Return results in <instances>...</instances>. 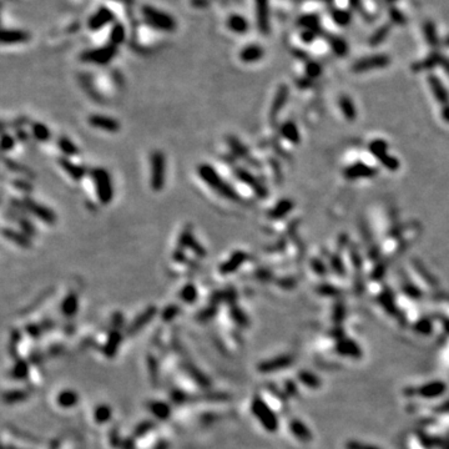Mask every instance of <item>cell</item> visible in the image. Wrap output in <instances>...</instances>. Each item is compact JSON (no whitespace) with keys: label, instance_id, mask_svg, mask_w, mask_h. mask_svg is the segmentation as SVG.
<instances>
[{"label":"cell","instance_id":"1f68e13d","mask_svg":"<svg viewBox=\"0 0 449 449\" xmlns=\"http://www.w3.org/2000/svg\"><path fill=\"white\" fill-rule=\"evenodd\" d=\"M227 144L231 148V150L234 151L237 156H240L241 159H246V160H251V156H250L249 150L242 145L240 140H237L235 136H227Z\"/></svg>","mask_w":449,"mask_h":449},{"label":"cell","instance_id":"9c48e42d","mask_svg":"<svg viewBox=\"0 0 449 449\" xmlns=\"http://www.w3.org/2000/svg\"><path fill=\"white\" fill-rule=\"evenodd\" d=\"M186 249H190L196 256L198 257H205L206 256V250L197 240L195 238L192 234V229L190 226H187L184 231L181 232L179 237V242H177V250L185 251Z\"/></svg>","mask_w":449,"mask_h":449},{"label":"cell","instance_id":"8fae6325","mask_svg":"<svg viewBox=\"0 0 449 449\" xmlns=\"http://www.w3.org/2000/svg\"><path fill=\"white\" fill-rule=\"evenodd\" d=\"M389 63H391L389 58L387 55H382V54L381 55L367 56V58L358 60L353 65V71L354 73H364V71H369L372 69L387 66Z\"/></svg>","mask_w":449,"mask_h":449},{"label":"cell","instance_id":"ab89813d","mask_svg":"<svg viewBox=\"0 0 449 449\" xmlns=\"http://www.w3.org/2000/svg\"><path fill=\"white\" fill-rule=\"evenodd\" d=\"M15 146V137L13 135L8 134V132H3V137H1V149L4 152L11 151Z\"/></svg>","mask_w":449,"mask_h":449},{"label":"cell","instance_id":"ffe728a7","mask_svg":"<svg viewBox=\"0 0 449 449\" xmlns=\"http://www.w3.org/2000/svg\"><path fill=\"white\" fill-rule=\"evenodd\" d=\"M30 38L29 33L18 29H4L1 33V43L6 45H14L26 43Z\"/></svg>","mask_w":449,"mask_h":449},{"label":"cell","instance_id":"816d5d0a","mask_svg":"<svg viewBox=\"0 0 449 449\" xmlns=\"http://www.w3.org/2000/svg\"><path fill=\"white\" fill-rule=\"evenodd\" d=\"M438 64H441L442 66H443L444 69H446L447 73L449 74V59H447L446 56H443V55H441V54H439Z\"/></svg>","mask_w":449,"mask_h":449},{"label":"cell","instance_id":"74e56055","mask_svg":"<svg viewBox=\"0 0 449 449\" xmlns=\"http://www.w3.org/2000/svg\"><path fill=\"white\" fill-rule=\"evenodd\" d=\"M291 361L288 358H278V361H271V362H266L262 363V364L259 365V368L261 371L263 372H270V371H276L277 367H283V365L288 364Z\"/></svg>","mask_w":449,"mask_h":449},{"label":"cell","instance_id":"9a60e30c","mask_svg":"<svg viewBox=\"0 0 449 449\" xmlns=\"http://www.w3.org/2000/svg\"><path fill=\"white\" fill-rule=\"evenodd\" d=\"M377 175V170L364 164H354L344 170V176L348 180L363 179V177H373Z\"/></svg>","mask_w":449,"mask_h":449},{"label":"cell","instance_id":"277c9868","mask_svg":"<svg viewBox=\"0 0 449 449\" xmlns=\"http://www.w3.org/2000/svg\"><path fill=\"white\" fill-rule=\"evenodd\" d=\"M143 15L149 25L152 26L156 30L173 31L176 29V21L171 15L166 14L161 10H157L152 6H144Z\"/></svg>","mask_w":449,"mask_h":449},{"label":"cell","instance_id":"d4e9b609","mask_svg":"<svg viewBox=\"0 0 449 449\" xmlns=\"http://www.w3.org/2000/svg\"><path fill=\"white\" fill-rule=\"evenodd\" d=\"M56 145H58V148L63 151L65 157L78 156L79 153H80V150H79L78 146L66 136H59L58 139H56Z\"/></svg>","mask_w":449,"mask_h":449},{"label":"cell","instance_id":"4fadbf2b","mask_svg":"<svg viewBox=\"0 0 449 449\" xmlns=\"http://www.w3.org/2000/svg\"><path fill=\"white\" fill-rule=\"evenodd\" d=\"M246 259H247V254H246L245 251H241V250L235 251L225 262L221 263L220 267H218V271H220V274L222 275L234 274V272H236V271L246 262Z\"/></svg>","mask_w":449,"mask_h":449},{"label":"cell","instance_id":"836d02e7","mask_svg":"<svg viewBox=\"0 0 449 449\" xmlns=\"http://www.w3.org/2000/svg\"><path fill=\"white\" fill-rule=\"evenodd\" d=\"M291 429H292V433L296 435L297 438H299L301 441H311V433L308 432L306 427H304V424L302 422L299 421H292L291 422Z\"/></svg>","mask_w":449,"mask_h":449},{"label":"cell","instance_id":"7bdbcfd3","mask_svg":"<svg viewBox=\"0 0 449 449\" xmlns=\"http://www.w3.org/2000/svg\"><path fill=\"white\" fill-rule=\"evenodd\" d=\"M110 416H111V410H110L109 407H106V406H101V407H99L95 412L96 421L100 422V423L107 421Z\"/></svg>","mask_w":449,"mask_h":449},{"label":"cell","instance_id":"5bb4252c","mask_svg":"<svg viewBox=\"0 0 449 449\" xmlns=\"http://www.w3.org/2000/svg\"><path fill=\"white\" fill-rule=\"evenodd\" d=\"M58 164L63 169V171L67 176H70L74 181H81L85 177V175H86V169L84 166H81V165H78L74 161H71L69 157H59Z\"/></svg>","mask_w":449,"mask_h":449},{"label":"cell","instance_id":"f1b7e54d","mask_svg":"<svg viewBox=\"0 0 449 449\" xmlns=\"http://www.w3.org/2000/svg\"><path fill=\"white\" fill-rule=\"evenodd\" d=\"M78 307H79V301H78V296H76L75 293L70 292L66 297L64 299L62 303V311L65 316L67 317H71V316L75 315L78 312Z\"/></svg>","mask_w":449,"mask_h":449},{"label":"cell","instance_id":"f6af8a7d","mask_svg":"<svg viewBox=\"0 0 449 449\" xmlns=\"http://www.w3.org/2000/svg\"><path fill=\"white\" fill-rule=\"evenodd\" d=\"M151 408H152L151 410H152L157 417H161V418H164V417H166L169 414V408L166 407L164 403H155V405L151 406Z\"/></svg>","mask_w":449,"mask_h":449},{"label":"cell","instance_id":"7c38bea8","mask_svg":"<svg viewBox=\"0 0 449 449\" xmlns=\"http://www.w3.org/2000/svg\"><path fill=\"white\" fill-rule=\"evenodd\" d=\"M87 123L92 128H99L106 132H117L120 130V123L111 116H106V115L92 114L87 117Z\"/></svg>","mask_w":449,"mask_h":449},{"label":"cell","instance_id":"bcb514c9","mask_svg":"<svg viewBox=\"0 0 449 449\" xmlns=\"http://www.w3.org/2000/svg\"><path fill=\"white\" fill-rule=\"evenodd\" d=\"M333 17H335L336 21H337L338 24H341V25H346L347 22L349 21V19H351V17H349L348 13H347V11H343V10H338L337 13H335V14H333Z\"/></svg>","mask_w":449,"mask_h":449},{"label":"cell","instance_id":"484cf974","mask_svg":"<svg viewBox=\"0 0 449 449\" xmlns=\"http://www.w3.org/2000/svg\"><path fill=\"white\" fill-rule=\"evenodd\" d=\"M444 391H446V385L444 383L433 382L419 388L418 393L422 397H426V398H435V397H439L441 394H443Z\"/></svg>","mask_w":449,"mask_h":449},{"label":"cell","instance_id":"d6a6232c","mask_svg":"<svg viewBox=\"0 0 449 449\" xmlns=\"http://www.w3.org/2000/svg\"><path fill=\"white\" fill-rule=\"evenodd\" d=\"M180 297H181V299L185 303H195L196 299H197L198 297L197 288H196V286L193 285V283H187V285H185L184 287L181 288V291H180Z\"/></svg>","mask_w":449,"mask_h":449},{"label":"cell","instance_id":"cb8c5ba5","mask_svg":"<svg viewBox=\"0 0 449 449\" xmlns=\"http://www.w3.org/2000/svg\"><path fill=\"white\" fill-rule=\"evenodd\" d=\"M227 28L235 34H246L249 31V21L246 20V18H243L242 15L234 14L227 19Z\"/></svg>","mask_w":449,"mask_h":449},{"label":"cell","instance_id":"f35d334b","mask_svg":"<svg viewBox=\"0 0 449 449\" xmlns=\"http://www.w3.org/2000/svg\"><path fill=\"white\" fill-rule=\"evenodd\" d=\"M331 44H332L333 50H335V53L337 54V55L342 56L347 53V49H348V46H347L346 42H343V39H340V38H332V39H331Z\"/></svg>","mask_w":449,"mask_h":449},{"label":"cell","instance_id":"83f0119b","mask_svg":"<svg viewBox=\"0 0 449 449\" xmlns=\"http://www.w3.org/2000/svg\"><path fill=\"white\" fill-rule=\"evenodd\" d=\"M279 132H281L282 136L285 137L286 140H288L290 143H292V144L299 143V139H301V136H299V128H297V126L295 125L292 121H287V123L283 124V125L281 126V128H279Z\"/></svg>","mask_w":449,"mask_h":449},{"label":"cell","instance_id":"681fc988","mask_svg":"<svg viewBox=\"0 0 449 449\" xmlns=\"http://www.w3.org/2000/svg\"><path fill=\"white\" fill-rule=\"evenodd\" d=\"M177 312H179V308H177V307H176V306H169V307H166V308H165L164 313H162V317H164L165 320H166V321H169V320H171V318L175 317V316L177 315Z\"/></svg>","mask_w":449,"mask_h":449},{"label":"cell","instance_id":"7402d4cb","mask_svg":"<svg viewBox=\"0 0 449 449\" xmlns=\"http://www.w3.org/2000/svg\"><path fill=\"white\" fill-rule=\"evenodd\" d=\"M428 81H429V85H430V87H432V91H433V94H434L437 101L443 104L444 106L448 105L449 94L446 90V87H444V85L442 84V81L439 80V79L435 75H430L429 79H428Z\"/></svg>","mask_w":449,"mask_h":449},{"label":"cell","instance_id":"8d00e7d4","mask_svg":"<svg viewBox=\"0 0 449 449\" xmlns=\"http://www.w3.org/2000/svg\"><path fill=\"white\" fill-rule=\"evenodd\" d=\"M126 37L125 33V28H124L121 24H116V25L112 28L111 30V35H110V40H111V45L116 46L117 44H121L124 43Z\"/></svg>","mask_w":449,"mask_h":449},{"label":"cell","instance_id":"4dcf8cb0","mask_svg":"<svg viewBox=\"0 0 449 449\" xmlns=\"http://www.w3.org/2000/svg\"><path fill=\"white\" fill-rule=\"evenodd\" d=\"M340 106L341 110L343 112L344 117H346L348 121H353L357 116V112H356V107H354L353 101L351 100V98L348 96L343 95L340 98Z\"/></svg>","mask_w":449,"mask_h":449},{"label":"cell","instance_id":"60d3db41","mask_svg":"<svg viewBox=\"0 0 449 449\" xmlns=\"http://www.w3.org/2000/svg\"><path fill=\"white\" fill-rule=\"evenodd\" d=\"M388 31H389V26H383V28H381L380 30L377 31L376 34H374L373 37L371 38V40H369V44L371 45H378V44H381V43L383 42V40L385 39V37H387V34H388Z\"/></svg>","mask_w":449,"mask_h":449},{"label":"cell","instance_id":"c3c4849f","mask_svg":"<svg viewBox=\"0 0 449 449\" xmlns=\"http://www.w3.org/2000/svg\"><path fill=\"white\" fill-rule=\"evenodd\" d=\"M307 74L310 78H317L321 74V66L316 63H311L307 65Z\"/></svg>","mask_w":449,"mask_h":449},{"label":"cell","instance_id":"db71d44e","mask_svg":"<svg viewBox=\"0 0 449 449\" xmlns=\"http://www.w3.org/2000/svg\"><path fill=\"white\" fill-rule=\"evenodd\" d=\"M444 44H446L447 46H449V37L447 38V39H446V42H444Z\"/></svg>","mask_w":449,"mask_h":449},{"label":"cell","instance_id":"f5cc1de1","mask_svg":"<svg viewBox=\"0 0 449 449\" xmlns=\"http://www.w3.org/2000/svg\"><path fill=\"white\" fill-rule=\"evenodd\" d=\"M442 117L444 119L446 123H449V105H446L442 110Z\"/></svg>","mask_w":449,"mask_h":449},{"label":"cell","instance_id":"ac0fdd59","mask_svg":"<svg viewBox=\"0 0 449 449\" xmlns=\"http://www.w3.org/2000/svg\"><path fill=\"white\" fill-rule=\"evenodd\" d=\"M112 20H114V14L111 13V10H109L107 8H100L89 19V28L95 31L98 29L104 28L106 24L111 22Z\"/></svg>","mask_w":449,"mask_h":449},{"label":"cell","instance_id":"30bf717a","mask_svg":"<svg viewBox=\"0 0 449 449\" xmlns=\"http://www.w3.org/2000/svg\"><path fill=\"white\" fill-rule=\"evenodd\" d=\"M235 176H236V179L240 180L242 184L251 187L252 191H254L258 197H266V196H267V190H266L265 185L259 181L256 176H254L250 171L246 170V169L236 168L235 169Z\"/></svg>","mask_w":449,"mask_h":449},{"label":"cell","instance_id":"603a6c76","mask_svg":"<svg viewBox=\"0 0 449 449\" xmlns=\"http://www.w3.org/2000/svg\"><path fill=\"white\" fill-rule=\"evenodd\" d=\"M293 206H295V204H293L292 201L288 200V198H283L279 202H277L275 207L271 209V211L268 212V217L272 218V220H278V218L285 217L287 214L292 211Z\"/></svg>","mask_w":449,"mask_h":449},{"label":"cell","instance_id":"2e32d148","mask_svg":"<svg viewBox=\"0 0 449 449\" xmlns=\"http://www.w3.org/2000/svg\"><path fill=\"white\" fill-rule=\"evenodd\" d=\"M3 237L6 238L10 242L15 243L19 247H22V249H30L31 247V237L28 236L26 234H24L22 231H17L14 229H9V227H4L3 231Z\"/></svg>","mask_w":449,"mask_h":449},{"label":"cell","instance_id":"8992f818","mask_svg":"<svg viewBox=\"0 0 449 449\" xmlns=\"http://www.w3.org/2000/svg\"><path fill=\"white\" fill-rule=\"evenodd\" d=\"M116 55V46L114 45H106L103 48L92 49L81 54V62L91 63L96 65H106L111 62L114 56Z\"/></svg>","mask_w":449,"mask_h":449},{"label":"cell","instance_id":"6da1fadb","mask_svg":"<svg viewBox=\"0 0 449 449\" xmlns=\"http://www.w3.org/2000/svg\"><path fill=\"white\" fill-rule=\"evenodd\" d=\"M197 175L214 192L220 195L221 197L232 202H242V198L238 195L237 191L230 184H227L222 179V176L218 175L216 169L210 164H201L197 166Z\"/></svg>","mask_w":449,"mask_h":449},{"label":"cell","instance_id":"52a82bcc","mask_svg":"<svg viewBox=\"0 0 449 449\" xmlns=\"http://www.w3.org/2000/svg\"><path fill=\"white\" fill-rule=\"evenodd\" d=\"M387 144L383 140H374V141L369 144V151L378 159V161H381V164L385 168H387L388 170L396 171L401 166V164H399V161L396 157H393L387 152Z\"/></svg>","mask_w":449,"mask_h":449},{"label":"cell","instance_id":"d590c367","mask_svg":"<svg viewBox=\"0 0 449 449\" xmlns=\"http://www.w3.org/2000/svg\"><path fill=\"white\" fill-rule=\"evenodd\" d=\"M58 402L62 407H71L78 402V396L73 391H64L58 396Z\"/></svg>","mask_w":449,"mask_h":449},{"label":"cell","instance_id":"e575fe53","mask_svg":"<svg viewBox=\"0 0 449 449\" xmlns=\"http://www.w3.org/2000/svg\"><path fill=\"white\" fill-rule=\"evenodd\" d=\"M15 220H17L20 230H21L24 234H26L28 236H30V237H34V236L37 235V227H35V225H34L30 220H28V218L24 217V216L19 215L15 216Z\"/></svg>","mask_w":449,"mask_h":449},{"label":"cell","instance_id":"4316f807","mask_svg":"<svg viewBox=\"0 0 449 449\" xmlns=\"http://www.w3.org/2000/svg\"><path fill=\"white\" fill-rule=\"evenodd\" d=\"M31 135L39 143H48L51 139V131L48 126L43 123L31 124Z\"/></svg>","mask_w":449,"mask_h":449},{"label":"cell","instance_id":"7a4b0ae2","mask_svg":"<svg viewBox=\"0 0 449 449\" xmlns=\"http://www.w3.org/2000/svg\"><path fill=\"white\" fill-rule=\"evenodd\" d=\"M90 177L95 187L99 204L104 206L111 204L112 198H114V185H112L111 175L109 171L104 168H94L90 171Z\"/></svg>","mask_w":449,"mask_h":449},{"label":"cell","instance_id":"7dc6e473","mask_svg":"<svg viewBox=\"0 0 449 449\" xmlns=\"http://www.w3.org/2000/svg\"><path fill=\"white\" fill-rule=\"evenodd\" d=\"M232 316H234L235 321L237 322L240 324H246L247 323V318H246L245 313L241 311V308H237V307H234L232 308Z\"/></svg>","mask_w":449,"mask_h":449},{"label":"cell","instance_id":"44dd1931","mask_svg":"<svg viewBox=\"0 0 449 449\" xmlns=\"http://www.w3.org/2000/svg\"><path fill=\"white\" fill-rule=\"evenodd\" d=\"M257 11V21L259 30L263 34L268 33V0H255Z\"/></svg>","mask_w":449,"mask_h":449},{"label":"cell","instance_id":"3957f363","mask_svg":"<svg viewBox=\"0 0 449 449\" xmlns=\"http://www.w3.org/2000/svg\"><path fill=\"white\" fill-rule=\"evenodd\" d=\"M150 185L153 191H161L166 180V159L162 151L155 150L150 156Z\"/></svg>","mask_w":449,"mask_h":449},{"label":"cell","instance_id":"f907efd6","mask_svg":"<svg viewBox=\"0 0 449 449\" xmlns=\"http://www.w3.org/2000/svg\"><path fill=\"white\" fill-rule=\"evenodd\" d=\"M332 267L335 268V271L337 274L344 275V266L338 257H332Z\"/></svg>","mask_w":449,"mask_h":449},{"label":"cell","instance_id":"5b68a950","mask_svg":"<svg viewBox=\"0 0 449 449\" xmlns=\"http://www.w3.org/2000/svg\"><path fill=\"white\" fill-rule=\"evenodd\" d=\"M20 204H21L22 209L25 210V211H28L29 214H31L34 217L39 218L40 221H43V222L49 225V226H50V225H55V212L51 209H49V207L39 204V202H37L34 198L28 197V196H25V197L22 198V200L20 201Z\"/></svg>","mask_w":449,"mask_h":449},{"label":"cell","instance_id":"f546056e","mask_svg":"<svg viewBox=\"0 0 449 449\" xmlns=\"http://www.w3.org/2000/svg\"><path fill=\"white\" fill-rule=\"evenodd\" d=\"M3 164L5 165L6 169H9V171H13V172L19 173V175H21V176L31 177V176L34 175V173L31 172L30 169H28L26 166H24V165L19 164V162L14 161L13 159H9V157H6V156H4Z\"/></svg>","mask_w":449,"mask_h":449},{"label":"cell","instance_id":"ee69618b","mask_svg":"<svg viewBox=\"0 0 449 449\" xmlns=\"http://www.w3.org/2000/svg\"><path fill=\"white\" fill-rule=\"evenodd\" d=\"M13 185H14L17 189H19V190L24 191V192H31V191H33V185L25 179H17L13 182Z\"/></svg>","mask_w":449,"mask_h":449},{"label":"cell","instance_id":"e0dca14e","mask_svg":"<svg viewBox=\"0 0 449 449\" xmlns=\"http://www.w3.org/2000/svg\"><path fill=\"white\" fill-rule=\"evenodd\" d=\"M265 55V50L261 45L250 44L246 45L245 48L240 51V60L246 64H252V63L259 62Z\"/></svg>","mask_w":449,"mask_h":449},{"label":"cell","instance_id":"b9f144b4","mask_svg":"<svg viewBox=\"0 0 449 449\" xmlns=\"http://www.w3.org/2000/svg\"><path fill=\"white\" fill-rule=\"evenodd\" d=\"M424 33H426V37H427V40L429 44H437V33H435V28L432 22H427V24H426V26H424Z\"/></svg>","mask_w":449,"mask_h":449},{"label":"cell","instance_id":"ba28073f","mask_svg":"<svg viewBox=\"0 0 449 449\" xmlns=\"http://www.w3.org/2000/svg\"><path fill=\"white\" fill-rule=\"evenodd\" d=\"M252 410L254 414L258 418V421L263 424V427L268 430V432H275L278 427L277 423L276 416L274 414V412L267 407L259 398H256L252 403Z\"/></svg>","mask_w":449,"mask_h":449},{"label":"cell","instance_id":"d6986e66","mask_svg":"<svg viewBox=\"0 0 449 449\" xmlns=\"http://www.w3.org/2000/svg\"><path fill=\"white\" fill-rule=\"evenodd\" d=\"M288 98V87L286 85H281L277 90V94L275 96V100L272 103V106H271V111H270V117L271 121H276L277 116L281 112L282 107L285 106L286 101H287Z\"/></svg>","mask_w":449,"mask_h":449}]
</instances>
